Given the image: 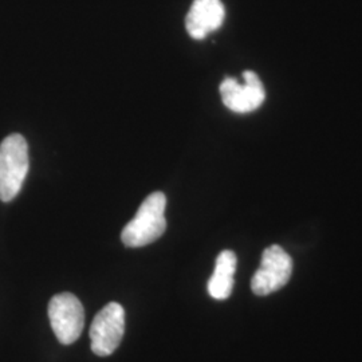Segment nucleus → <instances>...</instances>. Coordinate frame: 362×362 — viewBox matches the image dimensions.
<instances>
[{
	"label": "nucleus",
	"mask_w": 362,
	"mask_h": 362,
	"mask_svg": "<svg viewBox=\"0 0 362 362\" xmlns=\"http://www.w3.org/2000/svg\"><path fill=\"white\" fill-rule=\"evenodd\" d=\"M165 208V194L163 192L149 194L139 208L136 216L122 230V243L130 248H139L156 242L167 228Z\"/></svg>",
	"instance_id": "f257e3e1"
},
{
	"label": "nucleus",
	"mask_w": 362,
	"mask_h": 362,
	"mask_svg": "<svg viewBox=\"0 0 362 362\" xmlns=\"http://www.w3.org/2000/svg\"><path fill=\"white\" fill-rule=\"evenodd\" d=\"M28 145L26 139L13 133L0 144V200H13L23 187L28 173Z\"/></svg>",
	"instance_id": "f03ea898"
},
{
	"label": "nucleus",
	"mask_w": 362,
	"mask_h": 362,
	"mask_svg": "<svg viewBox=\"0 0 362 362\" xmlns=\"http://www.w3.org/2000/svg\"><path fill=\"white\" fill-rule=\"evenodd\" d=\"M293 274V259L278 245L267 247L258 270L251 279V290L255 296L264 297L278 291L290 281Z\"/></svg>",
	"instance_id": "7ed1b4c3"
},
{
	"label": "nucleus",
	"mask_w": 362,
	"mask_h": 362,
	"mask_svg": "<svg viewBox=\"0 0 362 362\" xmlns=\"http://www.w3.org/2000/svg\"><path fill=\"white\" fill-rule=\"evenodd\" d=\"M49 318L57 339L64 345H71L82 334L85 326V310L74 294L62 293L52 298Z\"/></svg>",
	"instance_id": "20e7f679"
},
{
	"label": "nucleus",
	"mask_w": 362,
	"mask_h": 362,
	"mask_svg": "<svg viewBox=\"0 0 362 362\" xmlns=\"http://www.w3.org/2000/svg\"><path fill=\"white\" fill-rule=\"evenodd\" d=\"M125 333V310L110 302L95 315L91 324V350L100 357H107L116 351Z\"/></svg>",
	"instance_id": "39448f33"
},
{
	"label": "nucleus",
	"mask_w": 362,
	"mask_h": 362,
	"mask_svg": "<svg viewBox=\"0 0 362 362\" xmlns=\"http://www.w3.org/2000/svg\"><path fill=\"white\" fill-rule=\"evenodd\" d=\"M245 83L235 78H226L220 83V95L223 104L235 113H250L259 109L264 103L266 90L257 73L247 70L243 73Z\"/></svg>",
	"instance_id": "423d86ee"
},
{
	"label": "nucleus",
	"mask_w": 362,
	"mask_h": 362,
	"mask_svg": "<svg viewBox=\"0 0 362 362\" xmlns=\"http://www.w3.org/2000/svg\"><path fill=\"white\" fill-rule=\"evenodd\" d=\"M226 10L220 0H194L187 13L185 27L194 39H204L224 22Z\"/></svg>",
	"instance_id": "0eeeda50"
},
{
	"label": "nucleus",
	"mask_w": 362,
	"mask_h": 362,
	"mask_svg": "<svg viewBox=\"0 0 362 362\" xmlns=\"http://www.w3.org/2000/svg\"><path fill=\"white\" fill-rule=\"evenodd\" d=\"M238 259L233 251H221L215 263V270L208 281V293L214 299L223 300L231 296L233 288V275L236 272Z\"/></svg>",
	"instance_id": "6e6552de"
}]
</instances>
